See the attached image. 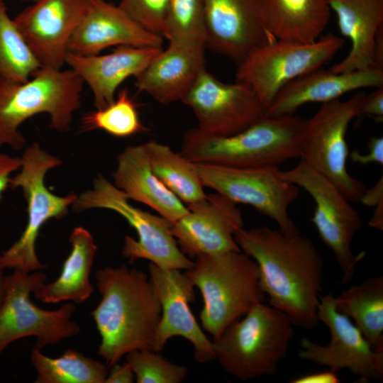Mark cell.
Masks as SVG:
<instances>
[{
  "instance_id": "obj_2",
  "label": "cell",
  "mask_w": 383,
  "mask_h": 383,
  "mask_svg": "<svg viewBox=\"0 0 383 383\" xmlns=\"http://www.w3.org/2000/svg\"><path fill=\"white\" fill-rule=\"evenodd\" d=\"M101 300L91 315L101 336L98 354L109 368L127 353L153 350L161 304L149 275L126 265L96 272Z\"/></svg>"
},
{
  "instance_id": "obj_17",
  "label": "cell",
  "mask_w": 383,
  "mask_h": 383,
  "mask_svg": "<svg viewBox=\"0 0 383 383\" xmlns=\"http://www.w3.org/2000/svg\"><path fill=\"white\" fill-rule=\"evenodd\" d=\"M87 0H34L13 19L42 66L62 69Z\"/></svg>"
},
{
  "instance_id": "obj_42",
  "label": "cell",
  "mask_w": 383,
  "mask_h": 383,
  "mask_svg": "<svg viewBox=\"0 0 383 383\" xmlns=\"http://www.w3.org/2000/svg\"><path fill=\"white\" fill-rule=\"evenodd\" d=\"M373 215L368 224L371 228L383 230V202L374 206Z\"/></svg>"
},
{
  "instance_id": "obj_34",
  "label": "cell",
  "mask_w": 383,
  "mask_h": 383,
  "mask_svg": "<svg viewBox=\"0 0 383 383\" xmlns=\"http://www.w3.org/2000/svg\"><path fill=\"white\" fill-rule=\"evenodd\" d=\"M138 383H180L187 375V367L170 362L157 352L136 350L126 355Z\"/></svg>"
},
{
  "instance_id": "obj_26",
  "label": "cell",
  "mask_w": 383,
  "mask_h": 383,
  "mask_svg": "<svg viewBox=\"0 0 383 383\" xmlns=\"http://www.w3.org/2000/svg\"><path fill=\"white\" fill-rule=\"evenodd\" d=\"M330 16L328 0H262L263 26L277 40L314 42Z\"/></svg>"
},
{
  "instance_id": "obj_33",
  "label": "cell",
  "mask_w": 383,
  "mask_h": 383,
  "mask_svg": "<svg viewBox=\"0 0 383 383\" xmlns=\"http://www.w3.org/2000/svg\"><path fill=\"white\" fill-rule=\"evenodd\" d=\"M162 37L172 44L205 46L204 0H170Z\"/></svg>"
},
{
  "instance_id": "obj_37",
  "label": "cell",
  "mask_w": 383,
  "mask_h": 383,
  "mask_svg": "<svg viewBox=\"0 0 383 383\" xmlns=\"http://www.w3.org/2000/svg\"><path fill=\"white\" fill-rule=\"evenodd\" d=\"M359 114L374 118L377 122L383 121V86L376 87L369 95H365L360 108Z\"/></svg>"
},
{
  "instance_id": "obj_35",
  "label": "cell",
  "mask_w": 383,
  "mask_h": 383,
  "mask_svg": "<svg viewBox=\"0 0 383 383\" xmlns=\"http://www.w3.org/2000/svg\"><path fill=\"white\" fill-rule=\"evenodd\" d=\"M118 1V7L138 26L162 37L170 0Z\"/></svg>"
},
{
  "instance_id": "obj_5",
  "label": "cell",
  "mask_w": 383,
  "mask_h": 383,
  "mask_svg": "<svg viewBox=\"0 0 383 383\" xmlns=\"http://www.w3.org/2000/svg\"><path fill=\"white\" fill-rule=\"evenodd\" d=\"M184 273L201 292V323L213 339L265 299L258 265L241 250L198 256Z\"/></svg>"
},
{
  "instance_id": "obj_28",
  "label": "cell",
  "mask_w": 383,
  "mask_h": 383,
  "mask_svg": "<svg viewBox=\"0 0 383 383\" xmlns=\"http://www.w3.org/2000/svg\"><path fill=\"white\" fill-rule=\"evenodd\" d=\"M335 309L348 317L370 345L383 350V277L366 279L335 296Z\"/></svg>"
},
{
  "instance_id": "obj_8",
  "label": "cell",
  "mask_w": 383,
  "mask_h": 383,
  "mask_svg": "<svg viewBox=\"0 0 383 383\" xmlns=\"http://www.w3.org/2000/svg\"><path fill=\"white\" fill-rule=\"evenodd\" d=\"M21 159L20 172L11 178L10 187L22 189L27 202L28 222L19 239L1 254L0 265L3 269L32 272L47 267L40 262L35 252L40 228L52 218L65 216L78 196L73 193L57 196L48 189L45 174L62 161L43 150L38 143L27 147Z\"/></svg>"
},
{
  "instance_id": "obj_25",
  "label": "cell",
  "mask_w": 383,
  "mask_h": 383,
  "mask_svg": "<svg viewBox=\"0 0 383 383\" xmlns=\"http://www.w3.org/2000/svg\"><path fill=\"white\" fill-rule=\"evenodd\" d=\"M113 177V184L129 200L148 206L172 223L188 212L187 206L153 172L144 144L128 146L119 154Z\"/></svg>"
},
{
  "instance_id": "obj_21",
  "label": "cell",
  "mask_w": 383,
  "mask_h": 383,
  "mask_svg": "<svg viewBox=\"0 0 383 383\" xmlns=\"http://www.w3.org/2000/svg\"><path fill=\"white\" fill-rule=\"evenodd\" d=\"M162 50L121 45L105 55H81L68 52L65 64L89 85L94 107L100 109L113 102L119 86L126 79L137 77Z\"/></svg>"
},
{
  "instance_id": "obj_14",
  "label": "cell",
  "mask_w": 383,
  "mask_h": 383,
  "mask_svg": "<svg viewBox=\"0 0 383 383\" xmlns=\"http://www.w3.org/2000/svg\"><path fill=\"white\" fill-rule=\"evenodd\" d=\"M318 318L328 327L330 342L321 345L302 338L298 353L301 359L337 371L348 370L361 382L382 379L383 350L374 349L354 323L335 309L332 293L320 297Z\"/></svg>"
},
{
  "instance_id": "obj_22",
  "label": "cell",
  "mask_w": 383,
  "mask_h": 383,
  "mask_svg": "<svg viewBox=\"0 0 383 383\" xmlns=\"http://www.w3.org/2000/svg\"><path fill=\"white\" fill-rule=\"evenodd\" d=\"M383 86V69L370 67L335 73L317 69L287 84L265 109V116L294 115L310 102L328 103L354 90Z\"/></svg>"
},
{
  "instance_id": "obj_32",
  "label": "cell",
  "mask_w": 383,
  "mask_h": 383,
  "mask_svg": "<svg viewBox=\"0 0 383 383\" xmlns=\"http://www.w3.org/2000/svg\"><path fill=\"white\" fill-rule=\"evenodd\" d=\"M80 129L82 132L101 130L118 138L129 137L147 130L140 119L138 105L126 89H121L109 105L84 114Z\"/></svg>"
},
{
  "instance_id": "obj_38",
  "label": "cell",
  "mask_w": 383,
  "mask_h": 383,
  "mask_svg": "<svg viewBox=\"0 0 383 383\" xmlns=\"http://www.w3.org/2000/svg\"><path fill=\"white\" fill-rule=\"evenodd\" d=\"M21 167V157L0 152V200L4 191L10 187L11 174Z\"/></svg>"
},
{
  "instance_id": "obj_4",
  "label": "cell",
  "mask_w": 383,
  "mask_h": 383,
  "mask_svg": "<svg viewBox=\"0 0 383 383\" xmlns=\"http://www.w3.org/2000/svg\"><path fill=\"white\" fill-rule=\"evenodd\" d=\"M84 84L72 69L43 66L25 82L0 77V146L21 149L26 139L18 128L39 113L50 115L52 129L69 131L81 106Z\"/></svg>"
},
{
  "instance_id": "obj_23",
  "label": "cell",
  "mask_w": 383,
  "mask_h": 383,
  "mask_svg": "<svg viewBox=\"0 0 383 383\" xmlns=\"http://www.w3.org/2000/svg\"><path fill=\"white\" fill-rule=\"evenodd\" d=\"M205 48L169 43L135 77V87L162 104L181 101L206 70Z\"/></svg>"
},
{
  "instance_id": "obj_45",
  "label": "cell",
  "mask_w": 383,
  "mask_h": 383,
  "mask_svg": "<svg viewBox=\"0 0 383 383\" xmlns=\"http://www.w3.org/2000/svg\"><path fill=\"white\" fill-rule=\"evenodd\" d=\"M34 1V0H33Z\"/></svg>"
},
{
  "instance_id": "obj_36",
  "label": "cell",
  "mask_w": 383,
  "mask_h": 383,
  "mask_svg": "<svg viewBox=\"0 0 383 383\" xmlns=\"http://www.w3.org/2000/svg\"><path fill=\"white\" fill-rule=\"evenodd\" d=\"M368 152L362 154L357 150L349 152L350 160L357 164L365 165L371 163L383 164V138L382 137H372L368 144Z\"/></svg>"
},
{
  "instance_id": "obj_12",
  "label": "cell",
  "mask_w": 383,
  "mask_h": 383,
  "mask_svg": "<svg viewBox=\"0 0 383 383\" xmlns=\"http://www.w3.org/2000/svg\"><path fill=\"white\" fill-rule=\"evenodd\" d=\"M293 168L280 170L282 177L306 190L315 202L311 220L322 241L332 250L343 271V282L350 281L357 263L365 256H355L351 249L353 239L362 227L357 211L338 187L303 159Z\"/></svg>"
},
{
  "instance_id": "obj_24",
  "label": "cell",
  "mask_w": 383,
  "mask_h": 383,
  "mask_svg": "<svg viewBox=\"0 0 383 383\" xmlns=\"http://www.w3.org/2000/svg\"><path fill=\"white\" fill-rule=\"evenodd\" d=\"M341 34L350 40L347 56L329 70L349 72L374 67L377 38L383 29V0H328Z\"/></svg>"
},
{
  "instance_id": "obj_3",
  "label": "cell",
  "mask_w": 383,
  "mask_h": 383,
  "mask_svg": "<svg viewBox=\"0 0 383 383\" xmlns=\"http://www.w3.org/2000/svg\"><path fill=\"white\" fill-rule=\"evenodd\" d=\"M306 121L294 115H265L227 136L192 128L184 136L180 153L193 163L238 168L278 167L300 158Z\"/></svg>"
},
{
  "instance_id": "obj_43",
  "label": "cell",
  "mask_w": 383,
  "mask_h": 383,
  "mask_svg": "<svg viewBox=\"0 0 383 383\" xmlns=\"http://www.w3.org/2000/svg\"><path fill=\"white\" fill-rule=\"evenodd\" d=\"M1 256V254H0ZM4 269L0 265V308L3 303L4 296V277L3 275Z\"/></svg>"
},
{
  "instance_id": "obj_11",
  "label": "cell",
  "mask_w": 383,
  "mask_h": 383,
  "mask_svg": "<svg viewBox=\"0 0 383 383\" xmlns=\"http://www.w3.org/2000/svg\"><path fill=\"white\" fill-rule=\"evenodd\" d=\"M46 275L38 271L14 270L4 277V296L0 308V354L12 342L34 336L35 345L42 348L77 335L79 326L70 321L75 311L73 303L48 311L39 308L30 294L45 283Z\"/></svg>"
},
{
  "instance_id": "obj_29",
  "label": "cell",
  "mask_w": 383,
  "mask_h": 383,
  "mask_svg": "<svg viewBox=\"0 0 383 383\" xmlns=\"http://www.w3.org/2000/svg\"><path fill=\"white\" fill-rule=\"evenodd\" d=\"M144 145L155 174L184 204L197 203L207 196L193 162L167 145L150 140Z\"/></svg>"
},
{
  "instance_id": "obj_30",
  "label": "cell",
  "mask_w": 383,
  "mask_h": 383,
  "mask_svg": "<svg viewBox=\"0 0 383 383\" xmlns=\"http://www.w3.org/2000/svg\"><path fill=\"white\" fill-rule=\"evenodd\" d=\"M34 345L30 360L36 383H105L108 367L83 353L68 349L57 357L46 356Z\"/></svg>"
},
{
  "instance_id": "obj_20",
  "label": "cell",
  "mask_w": 383,
  "mask_h": 383,
  "mask_svg": "<svg viewBox=\"0 0 383 383\" xmlns=\"http://www.w3.org/2000/svg\"><path fill=\"white\" fill-rule=\"evenodd\" d=\"M162 37L150 33L106 0H87L86 13L69 43V52L97 55L111 46L162 48Z\"/></svg>"
},
{
  "instance_id": "obj_39",
  "label": "cell",
  "mask_w": 383,
  "mask_h": 383,
  "mask_svg": "<svg viewBox=\"0 0 383 383\" xmlns=\"http://www.w3.org/2000/svg\"><path fill=\"white\" fill-rule=\"evenodd\" d=\"M110 371L105 379V383H131L135 379L134 373L129 363L114 364L109 367Z\"/></svg>"
},
{
  "instance_id": "obj_9",
  "label": "cell",
  "mask_w": 383,
  "mask_h": 383,
  "mask_svg": "<svg viewBox=\"0 0 383 383\" xmlns=\"http://www.w3.org/2000/svg\"><path fill=\"white\" fill-rule=\"evenodd\" d=\"M343 44L332 33L308 43L277 39L238 64L235 82L249 87L266 109L283 87L329 62Z\"/></svg>"
},
{
  "instance_id": "obj_31",
  "label": "cell",
  "mask_w": 383,
  "mask_h": 383,
  "mask_svg": "<svg viewBox=\"0 0 383 383\" xmlns=\"http://www.w3.org/2000/svg\"><path fill=\"white\" fill-rule=\"evenodd\" d=\"M41 67L13 19L7 15L6 6L0 9V77L25 82Z\"/></svg>"
},
{
  "instance_id": "obj_15",
  "label": "cell",
  "mask_w": 383,
  "mask_h": 383,
  "mask_svg": "<svg viewBox=\"0 0 383 383\" xmlns=\"http://www.w3.org/2000/svg\"><path fill=\"white\" fill-rule=\"evenodd\" d=\"M181 101L189 106L199 131L216 136L237 133L265 116V109L246 85L224 83L204 70Z\"/></svg>"
},
{
  "instance_id": "obj_7",
  "label": "cell",
  "mask_w": 383,
  "mask_h": 383,
  "mask_svg": "<svg viewBox=\"0 0 383 383\" xmlns=\"http://www.w3.org/2000/svg\"><path fill=\"white\" fill-rule=\"evenodd\" d=\"M75 211L91 209L113 211L135 229L138 239L124 238L122 255L130 263L145 259L162 270H189L194 262L180 250L172 233V223L129 203L126 195L99 174L93 188L82 192L72 204Z\"/></svg>"
},
{
  "instance_id": "obj_6",
  "label": "cell",
  "mask_w": 383,
  "mask_h": 383,
  "mask_svg": "<svg viewBox=\"0 0 383 383\" xmlns=\"http://www.w3.org/2000/svg\"><path fill=\"white\" fill-rule=\"evenodd\" d=\"M293 326L284 312L259 303L212 340L216 359L242 380L272 375L287 355Z\"/></svg>"
},
{
  "instance_id": "obj_18",
  "label": "cell",
  "mask_w": 383,
  "mask_h": 383,
  "mask_svg": "<svg viewBox=\"0 0 383 383\" xmlns=\"http://www.w3.org/2000/svg\"><path fill=\"white\" fill-rule=\"evenodd\" d=\"M148 274L161 304L153 350L159 353L170 338L180 336L193 345L199 362L216 359L213 341L204 334L189 308L195 287L190 279L180 270H162L151 262Z\"/></svg>"
},
{
  "instance_id": "obj_16",
  "label": "cell",
  "mask_w": 383,
  "mask_h": 383,
  "mask_svg": "<svg viewBox=\"0 0 383 383\" xmlns=\"http://www.w3.org/2000/svg\"><path fill=\"white\" fill-rule=\"evenodd\" d=\"M187 206L188 212L172 226V233L187 257L240 250L234 236L244 222L237 204L216 192Z\"/></svg>"
},
{
  "instance_id": "obj_41",
  "label": "cell",
  "mask_w": 383,
  "mask_h": 383,
  "mask_svg": "<svg viewBox=\"0 0 383 383\" xmlns=\"http://www.w3.org/2000/svg\"><path fill=\"white\" fill-rule=\"evenodd\" d=\"M360 201L367 206H375L383 202L382 176L372 188L365 191Z\"/></svg>"
},
{
  "instance_id": "obj_19",
  "label": "cell",
  "mask_w": 383,
  "mask_h": 383,
  "mask_svg": "<svg viewBox=\"0 0 383 383\" xmlns=\"http://www.w3.org/2000/svg\"><path fill=\"white\" fill-rule=\"evenodd\" d=\"M206 48L237 64L273 42L262 21V0H204Z\"/></svg>"
},
{
  "instance_id": "obj_27",
  "label": "cell",
  "mask_w": 383,
  "mask_h": 383,
  "mask_svg": "<svg viewBox=\"0 0 383 383\" xmlns=\"http://www.w3.org/2000/svg\"><path fill=\"white\" fill-rule=\"evenodd\" d=\"M69 241L72 250L60 276L51 283H44L33 292L35 297L43 303L72 301L80 304L93 292L89 277L97 250L94 238L89 231L78 226L72 231Z\"/></svg>"
},
{
  "instance_id": "obj_40",
  "label": "cell",
  "mask_w": 383,
  "mask_h": 383,
  "mask_svg": "<svg viewBox=\"0 0 383 383\" xmlns=\"http://www.w3.org/2000/svg\"><path fill=\"white\" fill-rule=\"evenodd\" d=\"M292 383H338L340 378L338 371L330 368L328 371L311 373L292 379Z\"/></svg>"
},
{
  "instance_id": "obj_44",
  "label": "cell",
  "mask_w": 383,
  "mask_h": 383,
  "mask_svg": "<svg viewBox=\"0 0 383 383\" xmlns=\"http://www.w3.org/2000/svg\"><path fill=\"white\" fill-rule=\"evenodd\" d=\"M5 7V4L3 0H0V9Z\"/></svg>"
},
{
  "instance_id": "obj_1",
  "label": "cell",
  "mask_w": 383,
  "mask_h": 383,
  "mask_svg": "<svg viewBox=\"0 0 383 383\" xmlns=\"http://www.w3.org/2000/svg\"><path fill=\"white\" fill-rule=\"evenodd\" d=\"M240 250L258 265L260 285L269 304L306 330L318 322L323 260L313 242L268 226L243 228L235 233Z\"/></svg>"
},
{
  "instance_id": "obj_10",
  "label": "cell",
  "mask_w": 383,
  "mask_h": 383,
  "mask_svg": "<svg viewBox=\"0 0 383 383\" xmlns=\"http://www.w3.org/2000/svg\"><path fill=\"white\" fill-rule=\"evenodd\" d=\"M364 93L345 101L324 103L306 119L300 158L332 182L350 201L359 202L366 190L364 184L348 170L349 150L346 134L352 120L360 116Z\"/></svg>"
},
{
  "instance_id": "obj_13",
  "label": "cell",
  "mask_w": 383,
  "mask_h": 383,
  "mask_svg": "<svg viewBox=\"0 0 383 383\" xmlns=\"http://www.w3.org/2000/svg\"><path fill=\"white\" fill-rule=\"evenodd\" d=\"M204 187L235 204L251 206L271 218L286 234L299 233L288 209L299 196V187L284 179L278 167L238 168L193 163Z\"/></svg>"
}]
</instances>
